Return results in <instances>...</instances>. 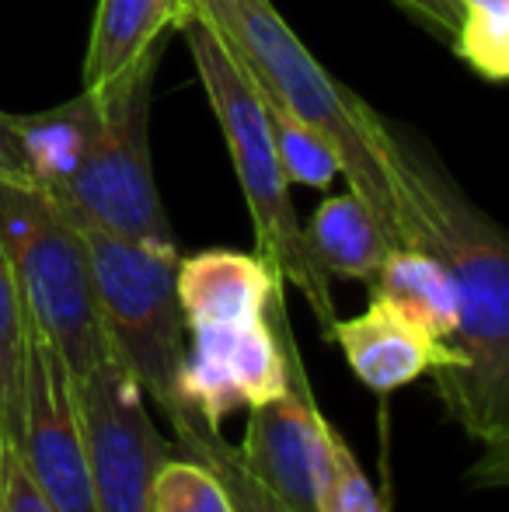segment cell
Here are the masks:
<instances>
[{
  "label": "cell",
  "mask_w": 509,
  "mask_h": 512,
  "mask_svg": "<svg viewBox=\"0 0 509 512\" xmlns=\"http://www.w3.org/2000/svg\"><path fill=\"white\" fill-rule=\"evenodd\" d=\"M387 182L394 199L398 248H419L450 269L461 321L450 352L457 370L429 373L436 398L464 436L482 446L475 481L503 488L509 478V244L443 168L384 122Z\"/></svg>",
  "instance_id": "obj_1"
},
{
  "label": "cell",
  "mask_w": 509,
  "mask_h": 512,
  "mask_svg": "<svg viewBox=\"0 0 509 512\" xmlns=\"http://www.w3.org/2000/svg\"><path fill=\"white\" fill-rule=\"evenodd\" d=\"M189 14L224 39L262 102L279 105L325 136L349 192L374 213L391 248H398L381 115L314 60L272 0H185V18Z\"/></svg>",
  "instance_id": "obj_2"
},
{
  "label": "cell",
  "mask_w": 509,
  "mask_h": 512,
  "mask_svg": "<svg viewBox=\"0 0 509 512\" xmlns=\"http://www.w3.org/2000/svg\"><path fill=\"white\" fill-rule=\"evenodd\" d=\"M178 32L185 35L192 67H196L199 84L210 98L213 119L224 133L227 154H231V164L238 171L258 255L269 262L279 283L293 286L307 300L321 335L332 338V328L339 321L332 279L325 276V269L314 262L311 248H307L304 223L293 209L290 182L279 168L262 98L245 77V70L238 67V60L231 56V49L224 46V39L203 18L189 14Z\"/></svg>",
  "instance_id": "obj_3"
},
{
  "label": "cell",
  "mask_w": 509,
  "mask_h": 512,
  "mask_svg": "<svg viewBox=\"0 0 509 512\" xmlns=\"http://www.w3.org/2000/svg\"><path fill=\"white\" fill-rule=\"evenodd\" d=\"M0 241L11 258L25 314L84 377L109 356L81 227L0 147Z\"/></svg>",
  "instance_id": "obj_4"
},
{
  "label": "cell",
  "mask_w": 509,
  "mask_h": 512,
  "mask_svg": "<svg viewBox=\"0 0 509 512\" xmlns=\"http://www.w3.org/2000/svg\"><path fill=\"white\" fill-rule=\"evenodd\" d=\"M157 56L95 95V122L74 175L49 196L77 223L123 241L178 251L150 164V81Z\"/></svg>",
  "instance_id": "obj_5"
},
{
  "label": "cell",
  "mask_w": 509,
  "mask_h": 512,
  "mask_svg": "<svg viewBox=\"0 0 509 512\" xmlns=\"http://www.w3.org/2000/svg\"><path fill=\"white\" fill-rule=\"evenodd\" d=\"M77 227L88 248L109 349L140 380L147 401L171 418L182 408L178 366L185 359V314L175 290L178 251L123 241L88 223Z\"/></svg>",
  "instance_id": "obj_6"
},
{
  "label": "cell",
  "mask_w": 509,
  "mask_h": 512,
  "mask_svg": "<svg viewBox=\"0 0 509 512\" xmlns=\"http://www.w3.org/2000/svg\"><path fill=\"white\" fill-rule=\"evenodd\" d=\"M95 512H154V478L171 457L140 380L116 359L77 377Z\"/></svg>",
  "instance_id": "obj_7"
},
{
  "label": "cell",
  "mask_w": 509,
  "mask_h": 512,
  "mask_svg": "<svg viewBox=\"0 0 509 512\" xmlns=\"http://www.w3.org/2000/svg\"><path fill=\"white\" fill-rule=\"evenodd\" d=\"M7 443L56 512H95L77 380L32 321L21 363L18 418Z\"/></svg>",
  "instance_id": "obj_8"
},
{
  "label": "cell",
  "mask_w": 509,
  "mask_h": 512,
  "mask_svg": "<svg viewBox=\"0 0 509 512\" xmlns=\"http://www.w3.org/2000/svg\"><path fill=\"white\" fill-rule=\"evenodd\" d=\"M283 290L272 297V317H276L279 338H283L286 366H290V391L265 405L248 408V429L238 443L245 467L276 492L293 512H318L321 481L328 471V418L321 415L311 394V380L297 356V342L290 335Z\"/></svg>",
  "instance_id": "obj_9"
},
{
  "label": "cell",
  "mask_w": 509,
  "mask_h": 512,
  "mask_svg": "<svg viewBox=\"0 0 509 512\" xmlns=\"http://www.w3.org/2000/svg\"><path fill=\"white\" fill-rule=\"evenodd\" d=\"M290 391L283 338L269 314L238 324L185 328V359L178 366V405L220 429L231 415Z\"/></svg>",
  "instance_id": "obj_10"
},
{
  "label": "cell",
  "mask_w": 509,
  "mask_h": 512,
  "mask_svg": "<svg viewBox=\"0 0 509 512\" xmlns=\"http://www.w3.org/2000/svg\"><path fill=\"white\" fill-rule=\"evenodd\" d=\"M328 342L339 345L346 363L360 377V384L381 394V398L415 384L426 373L461 366V356L450 352L447 342L429 338L426 331L415 328L401 310H394L381 297L370 300L363 314L339 317Z\"/></svg>",
  "instance_id": "obj_11"
},
{
  "label": "cell",
  "mask_w": 509,
  "mask_h": 512,
  "mask_svg": "<svg viewBox=\"0 0 509 512\" xmlns=\"http://www.w3.org/2000/svg\"><path fill=\"white\" fill-rule=\"evenodd\" d=\"M279 276L262 255L231 248H206L178 258L175 290L185 314V328L196 324H238L269 314L279 290Z\"/></svg>",
  "instance_id": "obj_12"
},
{
  "label": "cell",
  "mask_w": 509,
  "mask_h": 512,
  "mask_svg": "<svg viewBox=\"0 0 509 512\" xmlns=\"http://www.w3.org/2000/svg\"><path fill=\"white\" fill-rule=\"evenodd\" d=\"M182 21L185 0H98L81 91L105 95L116 88L129 70L161 53L164 35L171 28L178 32Z\"/></svg>",
  "instance_id": "obj_13"
},
{
  "label": "cell",
  "mask_w": 509,
  "mask_h": 512,
  "mask_svg": "<svg viewBox=\"0 0 509 512\" xmlns=\"http://www.w3.org/2000/svg\"><path fill=\"white\" fill-rule=\"evenodd\" d=\"M374 297L387 300L436 342H450L461 321V297L450 269L419 248H391L377 269Z\"/></svg>",
  "instance_id": "obj_14"
},
{
  "label": "cell",
  "mask_w": 509,
  "mask_h": 512,
  "mask_svg": "<svg viewBox=\"0 0 509 512\" xmlns=\"http://www.w3.org/2000/svg\"><path fill=\"white\" fill-rule=\"evenodd\" d=\"M304 237L314 262L325 269L328 279H349V283L367 286H374L377 269L391 251L381 223L349 189L342 196H328L314 209Z\"/></svg>",
  "instance_id": "obj_15"
},
{
  "label": "cell",
  "mask_w": 509,
  "mask_h": 512,
  "mask_svg": "<svg viewBox=\"0 0 509 512\" xmlns=\"http://www.w3.org/2000/svg\"><path fill=\"white\" fill-rule=\"evenodd\" d=\"M168 422H171V432H175L178 450H182L185 457L206 464L220 478L234 512H293L276 492H269V488L248 471L238 446L227 443V439L220 436V429L206 425L196 411L178 408Z\"/></svg>",
  "instance_id": "obj_16"
},
{
  "label": "cell",
  "mask_w": 509,
  "mask_h": 512,
  "mask_svg": "<svg viewBox=\"0 0 509 512\" xmlns=\"http://www.w3.org/2000/svg\"><path fill=\"white\" fill-rule=\"evenodd\" d=\"M461 32L454 53L492 84L509 77V0H457Z\"/></svg>",
  "instance_id": "obj_17"
},
{
  "label": "cell",
  "mask_w": 509,
  "mask_h": 512,
  "mask_svg": "<svg viewBox=\"0 0 509 512\" xmlns=\"http://www.w3.org/2000/svg\"><path fill=\"white\" fill-rule=\"evenodd\" d=\"M265 105L269 115V133L276 143L279 168H283L290 185H307V189H328L339 175V157L328 147L325 136H318L311 126H304L300 119H293L290 112H283L279 105Z\"/></svg>",
  "instance_id": "obj_18"
},
{
  "label": "cell",
  "mask_w": 509,
  "mask_h": 512,
  "mask_svg": "<svg viewBox=\"0 0 509 512\" xmlns=\"http://www.w3.org/2000/svg\"><path fill=\"white\" fill-rule=\"evenodd\" d=\"M25 342L28 314L25 304H21L11 258H7L4 241H0V432H4V439L14 432V418H18V384L21 363H25Z\"/></svg>",
  "instance_id": "obj_19"
},
{
  "label": "cell",
  "mask_w": 509,
  "mask_h": 512,
  "mask_svg": "<svg viewBox=\"0 0 509 512\" xmlns=\"http://www.w3.org/2000/svg\"><path fill=\"white\" fill-rule=\"evenodd\" d=\"M154 512H234L220 478L192 457H168L154 478Z\"/></svg>",
  "instance_id": "obj_20"
},
{
  "label": "cell",
  "mask_w": 509,
  "mask_h": 512,
  "mask_svg": "<svg viewBox=\"0 0 509 512\" xmlns=\"http://www.w3.org/2000/svg\"><path fill=\"white\" fill-rule=\"evenodd\" d=\"M318 512H384L381 495L335 425H328V471L321 481Z\"/></svg>",
  "instance_id": "obj_21"
},
{
  "label": "cell",
  "mask_w": 509,
  "mask_h": 512,
  "mask_svg": "<svg viewBox=\"0 0 509 512\" xmlns=\"http://www.w3.org/2000/svg\"><path fill=\"white\" fill-rule=\"evenodd\" d=\"M0 512H56L46 502V495L35 488V481L28 478L11 443H4V450H0Z\"/></svg>",
  "instance_id": "obj_22"
},
{
  "label": "cell",
  "mask_w": 509,
  "mask_h": 512,
  "mask_svg": "<svg viewBox=\"0 0 509 512\" xmlns=\"http://www.w3.org/2000/svg\"><path fill=\"white\" fill-rule=\"evenodd\" d=\"M394 4L405 7L415 21H422L436 39H443L454 49L457 32H461V4L457 0H394Z\"/></svg>",
  "instance_id": "obj_23"
},
{
  "label": "cell",
  "mask_w": 509,
  "mask_h": 512,
  "mask_svg": "<svg viewBox=\"0 0 509 512\" xmlns=\"http://www.w3.org/2000/svg\"><path fill=\"white\" fill-rule=\"evenodd\" d=\"M4 443H7V439H4V432H0V450H4Z\"/></svg>",
  "instance_id": "obj_24"
}]
</instances>
